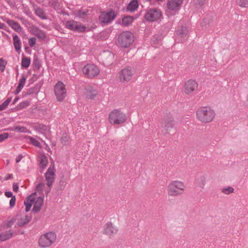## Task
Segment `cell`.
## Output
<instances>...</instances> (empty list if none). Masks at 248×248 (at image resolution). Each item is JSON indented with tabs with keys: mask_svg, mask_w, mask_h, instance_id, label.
<instances>
[{
	"mask_svg": "<svg viewBox=\"0 0 248 248\" xmlns=\"http://www.w3.org/2000/svg\"><path fill=\"white\" fill-rule=\"evenodd\" d=\"M196 116L199 120L203 123H209L213 120L215 116V113L211 108L203 107L197 110Z\"/></svg>",
	"mask_w": 248,
	"mask_h": 248,
	"instance_id": "cell-1",
	"label": "cell"
},
{
	"mask_svg": "<svg viewBox=\"0 0 248 248\" xmlns=\"http://www.w3.org/2000/svg\"><path fill=\"white\" fill-rule=\"evenodd\" d=\"M185 190V185L182 182L174 181L168 187V193L170 196H177L182 194Z\"/></svg>",
	"mask_w": 248,
	"mask_h": 248,
	"instance_id": "cell-2",
	"label": "cell"
},
{
	"mask_svg": "<svg viewBox=\"0 0 248 248\" xmlns=\"http://www.w3.org/2000/svg\"><path fill=\"white\" fill-rule=\"evenodd\" d=\"M109 120L113 125H117L124 123L127 120V117L121 110H114L110 113Z\"/></svg>",
	"mask_w": 248,
	"mask_h": 248,
	"instance_id": "cell-3",
	"label": "cell"
},
{
	"mask_svg": "<svg viewBox=\"0 0 248 248\" xmlns=\"http://www.w3.org/2000/svg\"><path fill=\"white\" fill-rule=\"evenodd\" d=\"M57 236L54 232H48L40 237L39 240V244L40 247L47 248L52 245L56 241Z\"/></svg>",
	"mask_w": 248,
	"mask_h": 248,
	"instance_id": "cell-4",
	"label": "cell"
},
{
	"mask_svg": "<svg viewBox=\"0 0 248 248\" xmlns=\"http://www.w3.org/2000/svg\"><path fill=\"white\" fill-rule=\"evenodd\" d=\"M134 34L130 32H124L119 35L118 42L122 47H128L132 45L134 40Z\"/></svg>",
	"mask_w": 248,
	"mask_h": 248,
	"instance_id": "cell-5",
	"label": "cell"
},
{
	"mask_svg": "<svg viewBox=\"0 0 248 248\" xmlns=\"http://www.w3.org/2000/svg\"><path fill=\"white\" fill-rule=\"evenodd\" d=\"M54 90L58 101L62 102L65 99L67 95V91L66 85L63 82L61 81L57 82L54 86Z\"/></svg>",
	"mask_w": 248,
	"mask_h": 248,
	"instance_id": "cell-6",
	"label": "cell"
},
{
	"mask_svg": "<svg viewBox=\"0 0 248 248\" xmlns=\"http://www.w3.org/2000/svg\"><path fill=\"white\" fill-rule=\"evenodd\" d=\"M82 72L83 74L88 78H94L98 76L100 71L96 65L93 64H88L84 66Z\"/></svg>",
	"mask_w": 248,
	"mask_h": 248,
	"instance_id": "cell-7",
	"label": "cell"
},
{
	"mask_svg": "<svg viewBox=\"0 0 248 248\" xmlns=\"http://www.w3.org/2000/svg\"><path fill=\"white\" fill-rule=\"evenodd\" d=\"M116 13L112 9L107 10L101 13L99 17V20L102 23H110L116 17Z\"/></svg>",
	"mask_w": 248,
	"mask_h": 248,
	"instance_id": "cell-8",
	"label": "cell"
},
{
	"mask_svg": "<svg viewBox=\"0 0 248 248\" xmlns=\"http://www.w3.org/2000/svg\"><path fill=\"white\" fill-rule=\"evenodd\" d=\"M66 27L72 31L78 32H84L86 30V26L78 21L69 20L66 23Z\"/></svg>",
	"mask_w": 248,
	"mask_h": 248,
	"instance_id": "cell-9",
	"label": "cell"
},
{
	"mask_svg": "<svg viewBox=\"0 0 248 248\" xmlns=\"http://www.w3.org/2000/svg\"><path fill=\"white\" fill-rule=\"evenodd\" d=\"M45 178L48 187H51L55 178V169L54 165L52 164L49 167L45 174Z\"/></svg>",
	"mask_w": 248,
	"mask_h": 248,
	"instance_id": "cell-10",
	"label": "cell"
},
{
	"mask_svg": "<svg viewBox=\"0 0 248 248\" xmlns=\"http://www.w3.org/2000/svg\"><path fill=\"white\" fill-rule=\"evenodd\" d=\"M161 16V12L157 8L151 9L145 14V18L148 21H156Z\"/></svg>",
	"mask_w": 248,
	"mask_h": 248,
	"instance_id": "cell-11",
	"label": "cell"
},
{
	"mask_svg": "<svg viewBox=\"0 0 248 248\" xmlns=\"http://www.w3.org/2000/svg\"><path fill=\"white\" fill-rule=\"evenodd\" d=\"M103 234L108 237H113L118 232V229L111 222H107L103 228Z\"/></svg>",
	"mask_w": 248,
	"mask_h": 248,
	"instance_id": "cell-12",
	"label": "cell"
},
{
	"mask_svg": "<svg viewBox=\"0 0 248 248\" xmlns=\"http://www.w3.org/2000/svg\"><path fill=\"white\" fill-rule=\"evenodd\" d=\"M132 71L130 67L124 68L119 74V78L122 82H128L132 79Z\"/></svg>",
	"mask_w": 248,
	"mask_h": 248,
	"instance_id": "cell-13",
	"label": "cell"
},
{
	"mask_svg": "<svg viewBox=\"0 0 248 248\" xmlns=\"http://www.w3.org/2000/svg\"><path fill=\"white\" fill-rule=\"evenodd\" d=\"M197 88V82L195 80L192 79L187 81L184 86L185 92L188 94L194 93L196 90Z\"/></svg>",
	"mask_w": 248,
	"mask_h": 248,
	"instance_id": "cell-14",
	"label": "cell"
},
{
	"mask_svg": "<svg viewBox=\"0 0 248 248\" xmlns=\"http://www.w3.org/2000/svg\"><path fill=\"white\" fill-rule=\"evenodd\" d=\"M30 32L31 33V34L36 36L40 39H46V33L36 26L34 25L31 26L30 27Z\"/></svg>",
	"mask_w": 248,
	"mask_h": 248,
	"instance_id": "cell-15",
	"label": "cell"
},
{
	"mask_svg": "<svg viewBox=\"0 0 248 248\" xmlns=\"http://www.w3.org/2000/svg\"><path fill=\"white\" fill-rule=\"evenodd\" d=\"M36 197V192H34L26 198L24 201V205H25V209L27 212L30 211L32 206L35 202Z\"/></svg>",
	"mask_w": 248,
	"mask_h": 248,
	"instance_id": "cell-16",
	"label": "cell"
},
{
	"mask_svg": "<svg viewBox=\"0 0 248 248\" xmlns=\"http://www.w3.org/2000/svg\"><path fill=\"white\" fill-rule=\"evenodd\" d=\"M84 94L88 99H94L97 97L98 92L93 87L88 86L84 90Z\"/></svg>",
	"mask_w": 248,
	"mask_h": 248,
	"instance_id": "cell-17",
	"label": "cell"
},
{
	"mask_svg": "<svg viewBox=\"0 0 248 248\" xmlns=\"http://www.w3.org/2000/svg\"><path fill=\"white\" fill-rule=\"evenodd\" d=\"M38 163L40 169L44 171L46 169V167L48 164V160L47 157L44 154H42L39 155L38 157Z\"/></svg>",
	"mask_w": 248,
	"mask_h": 248,
	"instance_id": "cell-18",
	"label": "cell"
},
{
	"mask_svg": "<svg viewBox=\"0 0 248 248\" xmlns=\"http://www.w3.org/2000/svg\"><path fill=\"white\" fill-rule=\"evenodd\" d=\"M182 3V1L179 0H171L168 2L167 7L171 10H174L178 8Z\"/></svg>",
	"mask_w": 248,
	"mask_h": 248,
	"instance_id": "cell-19",
	"label": "cell"
},
{
	"mask_svg": "<svg viewBox=\"0 0 248 248\" xmlns=\"http://www.w3.org/2000/svg\"><path fill=\"white\" fill-rule=\"evenodd\" d=\"M6 23L8 24L9 26L12 29L17 32L20 33L21 31V27L20 25L16 21H14L12 20H8Z\"/></svg>",
	"mask_w": 248,
	"mask_h": 248,
	"instance_id": "cell-20",
	"label": "cell"
},
{
	"mask_svg": "<svg viewBox=\"0 0 248 248\" xmlns=\"http://www.w3.org/2000/svg\"><path fill=\"white\" fill-rule=\"evenodd\" d=\"M43 205V199L41 197L38 198L33 208V211L35 213L39 212Z\"/></svg>",
	"mask_w": 248,
	"mask_h": 248,
	"instance_id": "cell-21",
	"label": "cell"
},
{
	"mask_svg": "<svg viewBox=\"0 0 248 248\" xmlns=\"http://www.w3.org/2000/svg\"><path fill=\"white\" fill-rule=\"evenodd\" d=\"M26 79V77H24V76H23L21 77V78L20 79V82H19V85L17 87L16 89L15 90V95H17L21 92V91L23 90V88L24 86L25 85Z\"/></svg>",
	"mask_w": 248,
	"mask_h": 248,
	"instance_id": "cell-22",
	"label": "cell"
},
{
	"mask_svg": "<svg viewBox=\"0 0 248 248\" xmlns=\"http://www.w3.org/2000/svg\"><path fill=\"white\" fill-rule=\"evenodd\" d=\"M13 44L15 50L19 52L21 50V44L20 38L17 36H15L13 37Z\"/></svg>",
	"mask_w": 248,
	"mask_h": 248,
	"instance_id": "cell-23",
	"label": "cell"
},
{
	"mask_svg": "<svg viewBox=\"0 0 248 248\" xmlns=\"http://www.w3.org/2000/svg\"><path fill=\"white\" fill-rule=\"evenodd\" d=\"M139 2L137 1H132L127 6V10L129 11H134L138 8Z\"/></svg>",
	"mask_w": 248,
	"mask_h": 248,
	"instance_id": "cell-24",
	"label": "cell"
},
{
	"mask_svg": "<svg viewBox=\"0 0 248 248\" xmlns=\"http://www.w3.org/2000/svg\"><path fill=\"white\" fill-rule=\"evenodd\" d=\"M35 13L40 18L43 19V20H47L48 19L47 16L46 15V13L44 11V10L42 9L38 8L35 10Z\"/></svg>",
	"mask_w": 248,
	"mask_h": 248,
	"instance_id": "cell-25",
	"label": "cell"
},
{
	"mask_svg": "<svg viewBox=\"0 0 248 248\" xmlns=\"http://www.w3.org/2000/svg\"><path fill=\"white\" fill-rule=\"evenodd\" d=\"M13 234V233L12 231H9L5 232L4 233L2 234L1 235V240L2 241L6 240L11 238L12 237Z\"/></svg>",
	"mask_w": 248,
	"mask_h": 248,
	"instance_id": "cell-26",
	"label": "cell"
},
{
	"mask_svg": "<svg viewBox=\"0 0 248 248\" xmlns=\"http://www.w3.org/2000/svg\"><path fill=\"white\" fill-rule=\"evenodd\" d=\"M31 63V60L28 57L23 56L21 60V66L24 68H28Z\"/></svg>",
	"mask_w": 248,
	"mask_h": 248,
	"instance_id": "cell-27",
	"label": "cell"
},
{
	"mask_svg": "<svg viewBox=\"0 0 248 248\" xmlns=\"http://www.w3.org/2000/svg\"><path fill=\"white\" fill-rule=\"evenodd\" d=\"M134 18L132 16H126L123 17L122 19V23L126 25H129L133 21Z\"/></svg>",
	"mask_w": 248,
	"mask_h": 248,
	"instance_id": "cell-28",
	"label": "cell"
},
{
	"mask_svg": "<svg viewBox=\"0 0 248 248\" xmlns=\"http://www.w3.org/2000/svg\"><path fill=\"white\" fill-rule=\"evenodd\" d=\"M178 33L179 36H182V37H184V36H186V34L187 33V29L185 26H182L179 29Z\"/></svg>",
	"mask_w": 248,
	"mask_h": 248,
	"instance_id": "cell-29",
	"label": "cell"
},
{
	"mask_svg": "<svg viewBox=\"0 0 248 248\" xmlns=\"http://www.w3.org/2000/svg\"><path fill=\"white\" fill-rule=\"evenodd\" d=\"M11 98H8L0 106V110H1V111H2V110H4V109H5V108L8 107V106L10 104V102L11 101Z\"/></svg>",
	"mask_w": 248,
	"mask_h": 248,
	"instance_id": "cell-30",
	"label": "cell"
},
{
	"mask_svg": "<svg viewBox=\"0 0 248 248\" xmlns=\"http://www.w3.org/2000/svg\"><path fill=\"white\" fill-rule=\"evenodd\" d=\"M30 221V218L29 216H26L23 218L21 219V220L19 222L18 225L20 226L25 225L27 223H28Z\"/></svg>",
	"mask_w": 248,
	"mask_h": 248,
	"instance_id": "cell-31",
	"label": "cell"
},
{
	"mask_svg": "<svg viewBox=\"0 0 248 248\" xmlns=\"http://www.w3.org/2000/svg\"><path fill=\"white\" fill-rule=\"evenodd\" d=\"M7 63H8L7 61L3 58H1L0 59V66H1L0 69H1V71L2 72H4L5 71Z\"/></svg>",
	"mask_w": 248,
	"mask_h": 248,
	"instance_id": "cell-32",
	"label": "cell"
},
{
	"mask_svg": "<svg viewBox=\"0 0 248 248\" xmlns=\"http://www.w3.org/2000/svg\"><path fill=\"white\" fill-rule=\"evenodd\" d=\"M12 130L16 131V132H29L27 129H26V128L24 127H20V126H17V127H14V128L12 129Z\"/></svg>",
	"mask_w": 248,
	"mask_h": 248,
	"instance_id": "cell-33",
	"label": "cell"
},
{
	"mask_svg": "<svg viewBox=\"0 0 248 248\" xmlns=\"http://www.w3.org/2000/svg\"><path fill=\"white\" fill-rule=\"evenodd\" d=\"M30 140L31 144H32L33 145H34L35 147H42L41 144L38 141L36 140V139L31 137L30 138Z\"/></svg>",
	"mask_w": 248,
	"mask_h": 248,
	"instance_id": "cell-34",
	"label": "cell"
},
{
	"mask_svg": "<svg viewBox=\"0 0 248 248\" xmlns=\"http://www.w3.org/2000/svg\"><path fill=\"white\" fill-rule=\"evenodd\" d=\"M44 189V185L43 183H39L36 186V191L39 193L42 192Z\"/></svg>",
	"mask_w": 248,
	"mask_h": 248,
	"instance_id": "cell-35",
	"label": "cell"
},
{
	"mask_svg": "<svg viewBox=\"0 0 248 248\" xmlns=\"http://www.w3.org/2000/svg\"><path fill=\"white\" fill-rule=\"evenodd\" d=\"M36 39L35 37H31L28 40V43L30 47H34L36 44Z\"/></svg>",
	"mask_w": 248,
	"mask_h": 248,
	"instance_id": "cell-36",
	"label": "cell"
},
{
	"mask_svg": "<svg viewBox=\"0 0 248 248\" xmlns=\"http://www.w3.org/2000/svg\"><path fill=\"white\" fill-rule=\"evenodd\" d=\"M34 67L36 69V70H39V69L40 66H41V63L40 62L39 60L37 58H35L34 59Z\"/></svg>",
	"mask_w": 248,
	"mask_h": 248,
	"instance_id": "cell-37",
	"label": "cell"
},
{
	"mask_svg": "<svg viewBox=\"0 0 248 248\" xmlns=\"http://www.w3.org/2000/svg\"><path fill=\"white\" fill-rule=\"evenodd\" d=\"M78 13V16L82 17V18L85 17L87 16V14H88V12H87V11H86L85 10H80V11H79L77 13Z\"/></svg>",
	"mask_w": 248,
	"mask_h": 248,
	"instance_id": "cell-38",
	"label": "cell"
},
{
	"mask_svg": "<svg viewBox=\"0 0 248 248\" xmlns=\"http://www.w3.org/2000/svg\"><path fill=\"white\" fill-rule=\"evenodd\" d=\"M234 189L231 187L227 188H225L222 190V192L226 194H231L232 192H233Z\"/></svg>",
	"mask_w": 248,
	"mask_h": 248,
	"instance_id": "cell-39",
	"label": "cell"
},
{
	"mask_svg": "<svg viewBox=\"0 0 248 248\" xmlns=\"http://www.w3.org/2000/svg\"><path fill=\"white\" fill-rule=\"evenodd\" d=\"M9 134L8 133H3V134H1L0 135V141L2 142L4 141L6 139L8 138Z\"/></svg>",
	"mask_w": 248,
	"mask_h": 248,
	"instance_id": "cell-40",
	"label": "cell"
},
{
	"mask_svg": "<svg viewBox=\"0 0 248 248\" xmlns=\"http://www.w3.org/2000/svg\"><path fill=\"white\" fill-rule=\"evenodd\" d=\"M16 199L15 196H13L11 199L10 201V207H14V206H15V203H16Z\"/></svg>",
	"mask_w": 248,
	"mask_h": 248,
	"instance_id": "cell-41",
	"label": "cell"
},
{
	"mask_svg": "<svg viewBox=\"0 0 248 248\" xmlns=\"http://www.w3.org/2000/svg\"><path fill=\"white\" fill-rule=\"evenodd\" d=\"M13 189L15 192H17L19 190V185L17 183H14L13 185Z\"/></svg>",
	"mask_w": 248,
	"mask_h": 248,
	"instance_id": "cell-42",
	"label": "cell"
},
{
	"mask_svg": "<svg viewBox=\"0 0 248 248\" xmlns=\"http://www.w3.org/2000/svg\"><path fill=\"white\" fill-rule=\"evenodd\" d=\"M5 195L8 198H12L13 196L12 193L10 192V191H7V192H5Z\"/></svg>",
	"mask_w": 248,
	"mask_h": 248,
	"instance_id": "cell-43",
	"label": "cell"
},
{
	"mask_svg": "<svg viewBox=\"0 0 248 248\" xmlns=\"http://www.w3.org/2000/svg\"><path fill=\"white\" fill-rule=\"evenodd\" d=\"M12 178V175H11V174H8L5 176V180H9Z\"/></svg>",
	"mask_w": 248,
	"mask_h": 248,
	"instance_id": "cell-44",
	"label": "cell"
},
{
	"mask_svg": "<svg viewBox=\"0 0 248 248\" xmlns=\"http://www.w3.org/2000/svg\"><path fill=\"white\" fill-rule=\"evenodd\" d=\"M23 158V156L21 155H20L18 156L17 157L16 160V163H19L20 160H21V159Z\"/></svg>",
	"mask_w": 248,
	"mask_h": 248,
	"instance_id": "cell-45",
	"label": "cell"
}]
</instances>
